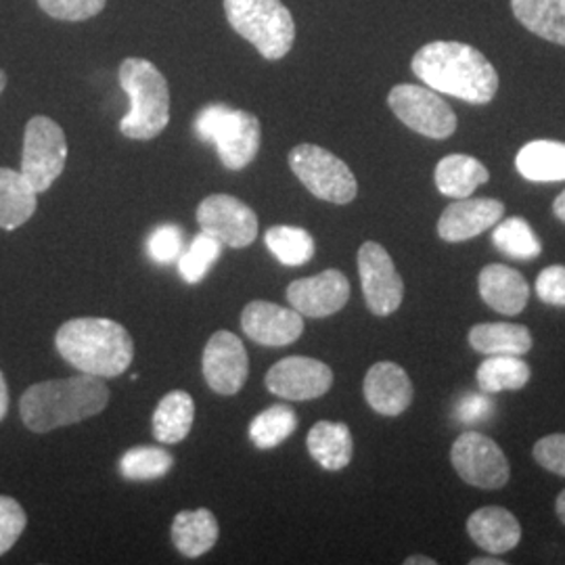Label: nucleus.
<instances>
[{
	"label": "nucleus",
	"instance_id": "34",
	"mask_svg": "<svg viewBox=\"0 0 565 565\" xmlns=\"http://www.w3.org/2000/svg\"><path fill=\"white\" fill-rule=\"evenodd\" d=\"M221 252L223 243L202 231L198 237H193L189 249L179 258V273L182 279L191 285L202 282L207 270L221 258Z\"/></svg>",
	"mask_w": 565,
	"mask_h": 565
},
{
	"label": "nucleus",
	"instance_id": "17",
	"mask_svg": "<svg viewBox=\"0 0 565 565\" xmlns=\"http://www.w3.org/2000/svg\"><path fill=\"white\" fill-rule=\"evenodd\" d=\"M505 216V205L492 198H465L450 203L438 221V235L448 243L469 242Z\"/></svg>",
	"mask_w": 565,
	"mask_h": 565
},
{
	"label": "nucleus",
	"instance_id": "3",
	"mask_svg": "<svg viewBox=\"0 0 565 565\" xmlns=\"http://www.w3.org/2000/svg\"><path fill=\"white\" fill-rule=\"evenodd\" d=\"M55 345L63 361L103 380L126 373L135 356V342L126 327L99 317H82L61 324Z\"/></svg>",
	"mask_w": 565,
	"mask_h": 565
},
{
	"label": "nucleus",
	"instance_id": "33",
	"mask_svg": "<svg viewBox=\"0 0 565 565\" xmlns=\"http://www.w3.org/2000/svg\"><path fill=\"white\" fill-rule=\"evenodd\" d=\"M174 467V457L158 446H137L121 455L120 473L126 480L145 482L163 478Z\"/></svg>",
	"mask_w": 565,
	"mask_h": 565
},
{
	"label": "nucleus",
	"instance_id": "46",
	"mask_svg": "<svg viewBox=\"0 0 565 565\" xmlns=\"http://www.w3.org/2000/svg\"><path fill=\"white\" fill-rule=\"evenodd\" d=\"M4 86H7V74L0 70V93L4 90Z\"/></svg>",
	"mask_w": 565,
	"mask_h": 565
},
{
	"label": "nucleus",
	"instance_id": "22",
	"mask_svg": "<svg viewBox=\"0 0 565 565\" xmlns=\"http://www.w3.org/2000/svg\"><path fill=\"white\" fill-rule=\"evenodd\" d=\"M306 446L310 457L327 471H342L354 455L350 427L335 422H319L308 431Z\"/></svg>",
	"mask_w": 565,
	"mask_h": 565
},
{
	"label": "nucleus",
	"instance_id": "18",
	"mask_svg": "<svg viewBox=\"0 0 565 565\" xmlns=\"http://www.w3.org/2000/svg\"><path fill=\"white\" fill-rule=\"evenodd\" d=\"M364 401L384 415L398 417L413 403V382L401 364L382 361L373 364L364 377Z\"/></svg>",
	"mask_w": 565,
	"mask_h": 565
},
{
	"label": "nucleus",
	"instance_id": "1",
	"mask_svg": "<svg viewBox=\"0 0 565 565\" xmlns=\"http://www.w3.org/2000/svg\"><path fill=\"white\" fill-rule=\"evenodd\" d=\"M411 67L431 90L473 105L492 102L499 90L494 65L463 42H429L415 53Z\"/></svg>",
	"mask_w": 565,
	"mask_h": 565
},
{
	"label": "nucleus",
	"instance_id": "10",
	"mask_svg": "<svg viewBox=\"0 0 565 565\" xmlns=\"http://www.w3.org/2000/svg\"><path fill=\"white\" fill-rule=\"evenodd\" d=\"M450 461L465 484L497 490L509 482V461L501 446L480 431H465L450 448Z\"/></svg>",
	"mask_w": 565,
	"mask_h": 565
},
{
	"label": "nucleus",
	"instance_id": "27",
	"mask_svg": "<svg viewBox=\"0 0 565 565\" xmlns=\"http://www.w3.org/2000/svg\"><path fill=\"white\" fill-rule=\"evenodd\" d=\"M511 9L525 30L565 46V0H511Z\"/></svg>",
	"mask_w": 565,
	"mask_h": 565
},
{
	"label": "nucleus",
	"instance_id": "36",
	"mask_svg": "<svg viewBox=\"0 0 565 565\" xmlns=\"http://www.w3.org/2000/svg\"><path fill=\"white\" fill-rule=\"evenodd\" d=\"M46 15L60 21H86L99 15L107 0H36Z\"/></svg>",
	"mask_w": 565,
	"mask_h": 565
},
{
	"label": "nucleus",
	"instance_id": "38",
	"mask_svg": "<svg viewBox=\"0 0 565 565\" xmlns=\"http://www.w3.org/2000/svg\"><path fill=\"white\" fill-rule=\"evenodd\" d=\"M534 459L546 471L565 478V434H551L534 445Z\"/></svg>",
	"mask_w": 565,
	"mask_h": 565
},
{
	"label": "nucleus",
	"instance_id": "5",
	"mask_svg": "<svg viewBox=\"0 0 565 565\" xmlns=\"http://www.w3.org/2000/svg\"><path fill=\"white\" fill-rule=\"evenodd\" d=\"M231 28L252 42L264 60L279 61L296 41V21L281 0H224Z\"/></svg>",
	"mask_w": 565,
	"mask_h": 565
},
{
	"label": "nucleus",
	"instance_id": "40",
	"mask_svg": "<svg viewBox=\"0 0 565 565\" xmlns=\"http://www.w3.org/2000/svg\"><path fill=\"white\" fill-rule=\"evenodd\" d=\"M492 411V403L480 396V394H469L457 406V419H461L465 424H476L488 417V413Z\"/></svg>",
	"mask_w": 565,
	"mask_h": 565
},
{
	"label": "nucleus",
	"instance_id": "42",
	"mask_svg": "<svg viewBox=\"0 0 565 565\" xmlns=\"http://www.w3.org/2000/svg\"><path fill=\"white\" fill-rule=\"evenodd\" d=\"M553 214H555L562 223H565V191L564 193H559L557 200L553 202Z\"/></svg>",
	"mask_w": 565,
	"mask_h": 565
},
{
	"label": "nucleus",
	"instance_id": "8",
	"mask_svg": "<svg viewBox=\"0 0 565 565\" xmlns=\"http://www.w3.org/2000/svg\"><path fill=\"white\" fill-rule=\"evenodd\" d=\"M67 162V141L60 124L46 116H34L25 126L21 174L44 193L57 181Z\"/></svg>",
	"mask_w": 565,
	"mask_h": 565
},
{
	"label": "nucleus",
	"instance_id": "15",
	"mask_svg": "<svg viewBox=\"0 0 565 565\" xmlns=\"http://www.w3.org/2000/svg\"><path fill=\"white\" fill-rule=\"evenodd\" d=\"M287 300L302 317L324 319L340 312L350 300V281L342 270L329 268L317 277L298 279L287 287Z\"/></svg>",
	"mask_w": 565,
	"mask_h": 565
},
{
	"label": "nucleus",
	"instance_id": "24",
	"mask_svg": "<svg viewBox=\"0 0 565 565\" xmlns=\"http://www.w3.org/2000/svg\"><path fill=\"white\" fill-rule=\"evenodd\" d=\"M488 179H490V172L484 163L463 153L446 156L445 160H440L436 166V174H434L438 191L452 200L471 198L473 191L480 184L488 182Z\"/></svg>",
	"mask_w": 565,
	"mask_h": 565
},
{
	"label": "nucleus",
	"instance_id": "7",
	"mask_svg": "<svg viewBox=\"0 0 565 565\" xmlns=\"http://www.w3.org/2000/svg\"><path fill=\"white\" fill-rule=\"evenodd\" d=\"M289 168L303 186L319 200L329 203L354 202L359 182L348 163L319 145L303 142L289 153Z\"/></svg>",
	"mask_w": 565,
	"mask_h": 565
},
{
	"label": "nucleus",
	"instance_id": "41",
	"mask_svg": "<svg viewBox=\"0 0 565 565\" xmlns=\"http://www.w3.org/2000/svg\"><path fill=\"white\" fill-rule=\"evenodd\" d=\"M7 411H9V387L0 373V422L7 417Z\"/></svg>",
	"mask_w": 565,
	"mask_h": 565
},
{
	"label": "nucleus",
	"instance_id": "35",
	"mask_svg": "<svg viewBox=\"0 0 565 565\" xmlns=\"http://www.w3.org/2000/svg\"><path fill=\"white\" fill-rule=\"evenodd\" d=\"M147 254L153 263L172 264L181 258L182 231L177 224L158 226L147 239Z\"/></svg>",
	"mask_w": 565,
	"mask_h": 565
},
{
	"label": "nucleus",
	"instance_id": "25",
	"mask_svg": "<svg viewBox=\"0 0 565 565\" xmlns=\"http://www.w3.org/2000/svg\"><path fill=\"white\" fill-rule=\"evenodd\" d=\"M469 343L486 356H524L532 350V333L524 324L480 323L471 327Z\"/></svg>",
	"mask_w": 565,
	"mask_h": 565
},
{
	"label": "nucleus",
	"instance_id": "9",
	"mask_svg": "<svg viewBox=\"0 0 565 565\" xmlns=\"http://www.w3.org/2000/svg\"><path fill=\"white\" fill-rule=\"evenodd\" d=\"M387 105L404 126L427 139L443 141L457 130V116L452 107L429 86L398 84L390 90Z\"/></svg>",
	"mask_w": 565,
	"mask_h": 565
},
{
	"label": "nucleus",
	"instance_id": "32",
	"mask_svg": "<svg viewBox=\"0 0 565 565\" xmlns=\"http://www.w3.org/2000/svg\"><path fill=\"white\" fill-rule=\"evenodd\" d=\"M492 243L509 256L518 260H532L543 254V243L532 231V226L524 218L513 216L507 221H499L492 231Z\"/></svg>",
	"mask_w": 565,
	"mask_h": 565
},
{
	"label": "nucleus",
	"instance_id": "12",
	"mask_svg": "<svg viewBox=\"0 0 565 565\" xmlns=\"http://www.w3.org/2000/svg\"><path fill=\"white\" fill-rule=\"evenodd\" d=\"M198 223L203 233L235 249L252 245L258 237L256 212L242 200L224 193L210 195L200 203Z\"/></svg>",
	"mask_w": 565,
	"mask_h": 565
},
{
	"label": "nucleus",
	"instance_id": "20",
	"mask_svg": "<svg viewBox=\"0 0 565 565\" xmlns=\"http://www.w3.org/2000/svg\"><path fill=\"white\" fill-rule=\"evenodd\" d=\"M467 532L471 541L486 553L503 555L520 545L522 527L505 507H482L467 520Z\"/></svg>",
	"mask_w": 565,
	"mask_h": 565
},
{
	"label": "nucleus",
	"instance_id": "37",
	"mask_svg": "<svg viewBox=\"0 0 565 565\" xmlns=\"http://www.w3.org/2000/svg\"><path fill=\"white\" fill-rule=\"evenodd\" d=\"M25 524L28 518L23 507L15 499L0 494V555H4L20 541Z\"/></svg>",
	"mask_w": 565,
	"mask_h": 565
},
{
	"label": "nucleus",
	"instance_id": "26",
	"mask_svg": "<svg viewBox=\"0 0 565 565\" xmlns=\"http://www.w3.org/2000/svg\"><path fill=\"white\" fill-rule=\"evenodd\" d=\"M195 422V403L193 398L182 392L174 390L166 394L156 413H153V436L162 445H179L182 443Z\"/></svg>",
	"mask_w": 565,
	"mask_h": 565
},
{
	"label": "nucleus",
	"instance_id": "45",
	"mask_svg": "<svg viewBox=\"0 0 565 565\" xmlns=\"http://www.w3.org/2000/svg\"><path fill=\"white\" fill-rule=\"evenodd\" d=\"M471 565H505L507 562L503 559H499V557H494V559H471L469 562Z\"/></svg>",
	"mask_w": 565,
	"mask_h": 565
},
{
	"label": "nucleus",
	"instance_id": "23",
	"mask_svg": "<svg viewBox=\"0 0 565 565\" xmlns=\"http://www.w3.org/2000/svg\"><path fill=\"white\" fill-rule=\"evenodd\" d=\"M39 205V193L25 181V177L11 170L0 168V228L15 231L28 223Z\"/></svg>",
	"mask_w": 565,
	"mask_h": 565
},
{
	"label": "nucleus",
	"instance_id": "39",
	"mask_svg": "<svg viewBox=\"0 0 565 565\" xmlns=\"http://www.w3.org/2000/svg\"><path fill=\"white\" fill-rule=\"evenodd\" d=\"M536 296L541 302L565 308V266H548L536 279Z\"/></svg>",
	"mask_w": 565,
	"mask_h": 565
},
{
	"label": "nucleus",
	"instance_id": "19",
	"mask_svg": "<svg viewBox=\"0 0 565 565\" xmlns=\"http://www.w3.org/2000/svg\"><path fill=\"white\" fill-rule=\"evenodd\" d=\"M480 296L492 310L515 317L524 312L530 300V285L524 277L505 264H488L478 277Z\"/></svg>",
	"mask_w": 565,
	"mask_h": 565
},
{
	"label": "nucleus",
	"instance_id": "43",
	"mask_svg": "<svg viewBox=\"0 0 565 565\" xmlns=\"http://www.w3.org/2000/svg\"><path fill=\"white\" fill-rule=\"evenodd\" d=\"M404 565H436V559L424 557V555H413V557L404 559Z\"/></svg>",
	"mask_w": 565,
	"mask_h": 565
},
{
	"label": "nucleus",
	"instance_id": "44",
	"mask_svg": "<svg viewBox=\"0 0 565 565\" xmlns=\"http://www.w3.org/2000/svg\"><path fill=\"white\" fill-rule=\"evenodd\" d=\"M555 511H557V518L559 522L565 525V490L557 497V503H555Z\"/></svg>",
	"mask_w": 565,
	"mask_h": 565
},
{
	"label": "nucleus",
	"instance_id": "29",
	"mask_svg": "<svg viewBox=\"0 0 565 565\" xmlns=\"http://www.w3.org/2000/svg\"><path fill=\"white\" fill-rule=\"evenodd\" d=\"M264 242L270 249V254L285 266H302L310 263L315 256V239L306 228L300 226H289V224L273 226L266 231Z\"/></svg>",
	"mask_w": 565,
	"mask_h": 565
},
{
	"label": "nucleus",
	"instance_id": "28",
	"mask_svg": "<svg viewBox=\"0 0 565 565\" xmlns=\"http://www.w3.org/2000/svg\"><path fill=\"white\" fill-rule=\"evenodd\" d=\"M515 166L525 181H565V142H527L520 149Z\"/></svg>",
	"mask_w": 565,
	"mask_h": 565
},
{
	"label": "nucleus",
	"instance_id": "4",
	"mask_svg": "<svg viewBox=\"0 0 565 565\" xmlns=\"http://www.w3.org/2000/svg\"><path fill=\"white\" fill-rule=\"evenodd\" d=\"M120 84L130 99V111L121 118L120 132L132 141L156 139L170 121V88L151 61H121Z\"/></svg>",
	"mask_w": 565,
	"mask_h": 565
},
{
	"label": "nucleus",
	"instance_id": "31",
	"mask_svg": "<svg viewBox=\"0 0 565 565\" xmlns=\"http://www.w3.org/2000/svg\"><path fill=\"white\" fill-rule=\"evenodd\" d=\"M298 427V415L291 406L275 404L263 411L249 424V440L260 450H270L282 445Z\"/></svg>",
	"mask_w": 565,
	"mask_h": 565
},
{
	"label": "nucleus",
	"instance_id": "11",
	"mask_svg": "<svg viewBox=\"0 0 565 565\" xmlns=\"http://www.w3.org/2000/svg\"><path fill=\"white\" fill-rule=\"evenodd\" d=\"M359 275L363 282L364 302L377 317H390L404 300L403 277L384 245L366 242L359 249Z\"/></svg>",
	"mask_w": 565,
	"mask_h": 565
},
{
	"label": "nucleus",
	"instance_id": "21",
	"mask_svg": "<svg viewBox=\"0 0 565 565\" xmlns=\"http://www.w3.org/2000/svg\"><path fill=\"white\" fill-rule=\"evenodd\" d=\"M218 534V520L210 509H186L172 522V543L184 557H202L216 545Z\"/></svg>",
	"mask_w": 565,
	"mask_h": 565
},
{
	"label": "nucleus",
	"instance_id": "30",
	"mask_svg": "<svg viewBox=\"0 0 565 565\" xmlns=\"http://www.w3.org/2000/svg\"><path fill=\"white\" fill-rule=\"evenodd\" d=\"M530 366L520 356H488L478 366V384L488 392H515L530 382Z\"/></svg>",
	"mask_w": 565,
	"mask_h": 565
},
{
	"label": "nucleus",
	"instance_id": "13",
	"mask_svg": "<svg viewBox=\"0 0 565 565\" xmlns=\"http://www.w3.org/2000/svg\"><path fill=\"white\" fill-rule=\"evenodd\" d=\"M264 384L285 401H315L331 390L333 371L310 356H287L268 369Z\"/></svg>",
	"mask_w": 565,
	"mask_h": 565
},
{
	"label": "nucleus",
	"instance_id": "14",
	"mask_svg": "<svg viewBox=\"0 0 565 565\" xmlns=\"http://www.w3.org/2000/svg\"><path fill=\"white\" fill-rule=\"evenodd\" d=\"M202 366L210 390L221 396H233L247 382V350L235 333L216 331L203 348Z\"/></svg>",
	"mask_w": 565,
	"mask_h": 565
},
{
	"label": "nucleus",
	"instance_id": "2",
	"mask_svg": "<svg viewBox=\"0 0 565 565\" xmlns=\"http://www.w3.org/2000/svg\"><path fill=\"white\" fill-rule=\"evenodd\" d=\"M109 398L103 377L88 373L41 382L30 385L21 396V422L34 434H46L99 415Z\"/></svg>",
	"mask_w": 565,
	"mask_h": 565
},
{
	"label": "nucleus",
	"instance_id": "16",
	"mask_svg": "<svg viewBox=\"0 0 565 565\" xmlns=\"http://www.w3.org/2000/svg\"><path fill=\"white\" fill-rule=\"evenodd\" d=\"M243 333L263 345H289L303 333L302 315L279 303L254 300L243 308Z\"/></svg>",
	"mask_w": 565,
	"mask_h": 565
},
{
	"label": "nucleus",
	"instance_id": "6",
	"mask_svg": "<svg viewBox=\"0 0 565 565\" xmlns=\"http://www.w3.org/2000/svg\"><path fill=\"white\" fill-rule=\"evenodd\" d=\"M195 132L203 142H214L218 158L228 170H243L256 160L263 142L260 120L223 103L203 107L195 118Z\"/></svg>",
	"mask_w": 565,
	"mask_h": 565
}]
</instances>
